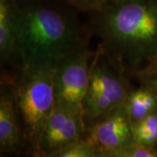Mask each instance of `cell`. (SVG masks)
Masks as SVG:
<instances>
[{
    "instance_id": "9a60e30c",
    "label": "cell",
    "mask_w": 157,
    "mask_h": 157,
    "mask_svg": "<svg viewBox=\"0 0 157 157\" xmlns=\"http://www.w3.org/2000/svg\"><path fill=\"white\" fill-rule=\"evenodd\" d=\"M153 74H157V52L147 60L142 67L134 73L137 78L150 76Z\"/></svg>"
},
{
    "instance_id": "8992f818",
    "label": "cell",
    "mask_w": 157,
    "mask_h": 157,
    "mask_svg": "<svg viewBox=\"0 0 157 157\" xmlns=\"http://www.w3.org/2000/svg\"><path fill=\"white\" fill-rule=\"evenodd\" d=\"M86 136H87V130L83 113L55 103L41 137L39 156L52 157L59 150Z\"/></svg>"
},
{
    "instance_id": "8fae6325",
    "label": "cell",
    "mask_w": 157,
    "mask_h": 157,
    "mask_svg": "<svg viewBox=\"0 0 157 157\" xmlns=\"http://www.w3.org/2000/svg\"><path fill=\"white\" fill-rule=\"evenodd\" d=\"M134 142L146 147H157V111L132 124Z\"/></svg>"
},
{
    "instance_id": "52a82bcc",
    "label": "cell",
    "mask_w": 157,
    "mask_h": 157,
    "mask_svg": "<svg viewBox=\"0 0 157 157\" xmlns=\"http://www.w3.org/2000/svg\"><path fill=\"white\" fill-rule=\"evenodd\" d=\"M87 136L95 146L97 157L134 144L132 122L123 103L89 129Z\"/></svg>"
},
{
    "instance_id": "3957f363",
    "label": "cell",
    "mask_w": 157,
    "mask_h": 157,
    "mask_svg": "<svg viewBox=\"0 0 157 157\" xmlns=\"http://www.w3.org/2000/svg\"><path fill=\"white\" fill-rule=\"evenodd\" d=\"M56 60L38 59L21 64L15 85L16 103L28 149L39 156V144L56 99L53 73Z\"/></svg>"
},
{
    "instance_id": "30bf717a",
    "label": "cell",
    "mask_w": 157,
    "mask_h": 157,
    "mask_svg": "<svg viewBox=\"0 0 157 157\" xmlns=\"http://www.w3.org/2000/svg\"><path fill=\"white\" fill-rule=\"evenodd\" d=\"M132 124L140 121L157 111L156 93L145 83L135 90H130L123 102Z\"/></svg>"
},
{
    "instance_id": "4fadbf2b",
    "label": "cell",
    "mask_w": 157,
    "mask_h": 157,
    "mask_svg": "<svg viewBox=\"0 0 157 157\" xmlns=\"http://www.w3.org/2000/svg\"><path fill=\"white\" fill-rule=\"evenodd\" d=\"M104 157H157V147H146L134 143L130 146L108 152Z\"/></svg>"
},
{
    "instance_id": "5b68a950",
    "label": "cell",
    "mask_w": 157,
    "mask_h": 157,
    "mask_svg": "<svg viewBox=\"0 0 157 157\" xmlns=\"http://www.w3.org/2000/svg\"><path fill=\"white\" fill-rule=\"evenodd\" d=\"M96 54L97 50H90L85 44L57 59L53 73L56 103L82 112V101Z\"/></svg>"
},
{
    "instance_id": "2e32d148",
    "label": "cell",
    "mask_w": 157,
    "mask_h": 157,
    "mask_svg": "<svg viewBox=\"0 0 157 157\" xmlns=\"http://www.w3.org/2000/svg\"><path fill=\"white\" fill-rule=\"evenodd\" d=\"M141 83H145L148 86H150L157 94V74H153L150 76H147L143 78H138Z\"/></svg>"
},
{
    "instance_id": "9c48e42d",
    "label": "cell",
    "mask_w": 157,
    "mask_h": 157,
    "mask_svg": "<svg viewBox=\"0 0 157 157\" xmlns=\"http://www.w3.org/2000/svg\"><path fill=\"white\" fill-rule=\"evenodd\" d=\"M17 0H0V59L4 64L17 55Z\"/></svg>"
},
{
    "instance_id": "277c9868",
    "label": "cell",
    "mask_w": 157,
    "mask_h": 157,
    "mask_svg": "<svg viewBox=\"0 0 157 157\" xmlns=\"http://www.w3.org/2000/svg\"><path fill=\"white\" fill-rule=\"evenodd\" d=\"M126 73L125 68L99 45L82 101L83 119L87 131L124 102L131 90Z\"/></svg>"
},
{
    "instance_id": "7c38bea8",
    "label": "cell",
    "mask_w": 157,
    "mask_h": 157,
    "mask_svg": "<svg viewBox=\"0 0 157 157\" xmlns=\"http://www.w3.org/2000/svg\"><path fill=\"white\" fill-rule=\"evenodd\" d=\"M52 157H97V150L88 136H86L59 150Z\"/></svg>"
},
{
    "instance_id": "ba28073f",
    "label": "cell",
    "mask_w": 157,
    "mask_h": 157,
    "mask_svg": "<svg viewBox=\"0 0 157 157\" xmlns=\"http://www.w3.org/2000/svg\"><path fill=\"white\" fill-rule=\"evenodd\" d=\"M15 82L5 77L0 91V152L17 154L27 147L16 103Z\"/></svg>"
},
{
    "instance_id": "7a4b0ae2",
    "label": "cell",
    "mask_w": 157,
    "mask_h": 157,
    "mask_svg": "<svg viewBox=\"0 0 157 157\" xmlns=\"http://www.w3.org/2000/svg\"><path fill=\"white\" fill-rule=\"evenodd\" d=\"M87 43L84 29L67 12L35 1L18 4L16 49L21 63L57 60Z\"/></svg>"
},
{
    "instance_id": "5bb4252c",
    "label": "cell",
    "mask_w": 157,
    "mask_h": 157,
    "mask_svg": "<svg viewBox=\"0 0 157 157\" xmlns=\"http://www.w3.org/2000/svg\"><path fill=\"white\" fill-rule=\"evenodd\" d=\"M74 8L81 11L94 12L112 2L113 0H67Z\"/></svg>"
},
{
    "instance_id": "6da1fadb",
    "label": "cell",
    "mask_w": 157,
    "mask_h": 157,
    "mask_svg": "<svg viewBox=\"0 0 157 157\" xmlns=\"http://www.w3.org/2000/svg\"><path fill=\"white\" fill-rule=\"evenodd\" d=\"M103 52L134 73L157 52V0H113L92 12Z\"/></svg>"
}]
</instances>
